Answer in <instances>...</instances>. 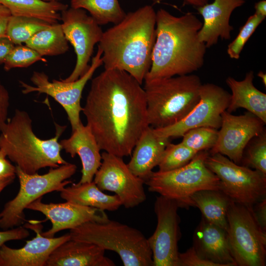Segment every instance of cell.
<instances>
[{
	"label": "cell",
	"mask_w": 266,
	"mask_h": 266,
	"mask_svg": "<svg viewBox=\"0 0 266 266\" xmlns=\"http://www.w3.org/2000/svg\"><path fill=\"white\" fill-rule=\"evenodd\" d=\"M82 111L100 150L121 158L132 155L150 126L143 88L118 69H104L92 80Z\"/></svg>",
	"instance_id": "cell-1"
},
{
	"label": "cell",
	"mask_w": 266,
	"mask_h": 266,
	"mask_svg": "<svg viewBox=\"0 0 266 266\" xmlns=\"http://www.w3.org/2000/svg\"><path fill=\"white\" fill-rule=\"evenodd\" d=\"M202 26V22L192 13L177 17L159 9L151 65L144 82L189 74L200 69L207 48L198 37Z\"/></svg>",
	"instance_id": "cell-2"
},
{
	"label": "cell",
	"mask_w": 266,
	"mask_h": 266,
	"mask_svg": "<svg viewBox=\"0 0 266 266\" xmlns=\"http://www.w3.org/2000/svg\"><path fill=\"white\" fill-rule=\"evenodd\" d=\"M156 16L152 6L144 5L103 32L98 46L104 69L125 71L142 85L151 65Z\"/></svg>",
	"instance_id": "cell-3"
},
{
	"label": "cell",
	"mask_w": 266,
	"mask_h": 266,
	"mask_svg": "<svg viewBox=\"0 0 266 266\" xmlns=\"http://www.w3.org/2000/svg\"><path fill=\"white\" fill-rule=\"evenodd\" d=\"M28 113L16 109L0 131V150L24 172L36 173L40 169L57 167L67 163L61 156L59 139L66 126L55 124L56 134L48 139L37 137L33 131Z\"/></svg>",
	"instance_id": "cell-4"
},
{
	"label": "cell",
	"mask_w": 266,
	"mask_h": 266,
	"mask_svg": "<svg viewBox=\"0 0 266 266\" xmlns=\"http://www.w3.org/2000/svg\"><path fill=\"white\" fill-rule=\"evenodd\" d=\"M149 125L162 128L183 119L200 100L202 83L189 74L144 82Z\"/></svg>",
	"instance_id": "cell-5"
},
{
	"label": "cell",
	"mask_w": 266,
	"mask_h": 266,
	"mask_svg": "<svg viewBox=\"0 0 266 266\" xmlns=\"http://www.w3.org/2000/svg\"><path fill=\"white\" fill-rule=\"evenodd\" d=\"M71 239L96 244L118 254L124 266H153L147 238L138 230L119 222H88L70 230Z\"/></svg>",
	"instance_id": "cell-6"
},
{
	"label": "cell",
	"mask_w": 266,
	"mask_h": 266,
	"mask_svg": "<svg viewBox=\"0 0 266 266\" xmlns=\"http://www.w3.org/2000/svg\"><path fill=\"white\" fill-rule=\"evenodd\" d=\"M209 153L198 152L187 165L167 171H153L144 181L148 191L174 200L179 207L194 206L191 196L203 190H219V179L205 165Z\"/></svg>",
	"instance_id": "cell-7"
},
{
	"label": "cell",
	"mask_w": 266,
	"mask_h": 266,
	"mask_svg": "<svg viewBox=\"0 0 266 266\" xmlns=\"http://www.w3.org/2000/svg\"><path fill=\"white\" fill-rule=\"evenodd\" d=\"M16 174L20 183L19 191L16 197L7 202L0 213V228L8 230L20 226L25 221L24 210L32 202L47 193L60 192L71 183L67 180L76 172L75 165L66 163L52 167L45 174L37 172L28 174L16 166Z\"/></svg>",
	"instance_id": "cell-8"
},
{
	"label": "cell",
	"mask_w": 266,
	"mask_h": 266,
	"mask_svg": "<svg viewBox=\"0 0 266 266\" xmlns=\"http://www.w3.org/2000/svg\"><path fill=\"white\" fill-rule=\"evenodd\" d=\"M253 207L231 200L228 208L227 232L237 266L266 264V232L260 225Z\"/></svg>",
	"instance_id": "cell-9"
},
{
	"label": "cell",
	"mask_w": 266,
	"mask_h": 266,
	"mask_svg": "<svg viewBox=\"0 0 266 266\" xmlns=\"http://www.w3.org/2000/svg\"><path fill=\"white\" fill-rule=\"evenodd\" d=\"M206 166L219 179V190L231 200L254 206L266 198V174L234 163L219 153L209 154Z\"/></svg>",
	"instance_id": "cell-10"
},
{
	"label": "cell",
	"mask_w": 266,
	"mask_h": 266,
	"mask_svg": "<svg viewBox=\"0 0 266 266\" xmlns=\"http://www.w3.org/2000/svg\"><path fill=\"white\" fill-rule=\"evenodd\" d=\"M102 54V50L98 46L88 70L72 82H65L62 79H53L51 81L45 73L34 71L30 78L33 85L19 81L22 92L24 94L33 92L44 93L53 98L66 111L73 131L82 122L80 118V113L82 111L80 101L83 89L96 69L103 64Z\"/></svg>",
	"instance_id": "cell-11"
},
{
	"label": "cell",
	"mask_w": 266,
	"mask_h": 266,
	"mask_svg": "<svg viewBox=\"0 0 266 266\" xmlns=\"http://www.w3.org/2000/svg\"><path fill=\"white\" fill-rule=\"evenodd\" d=\"M61 17L65 35L73 47L76 56L73 71L62 80L72 82L88 70L94 46L100 41L103 32L96 21L82 8L68 7L61 12Z\"/></svg>",
	"instance_id": "cell-12"
},
{
	"label": "cell",
	"mask_w": 266,
	"mask_h": 266,
	"mask_svg": "<svg viewBox=\"0 0 266 266\" xmlns=\"http://www.w3.org/2000/svg\"><path fill=\"white\" fill-rule=\"evenodd\" d=\"M231 94L222 87L213 84H202L200 100L192 110L179 122L171 126L153 128L158 136L170 138L182 137L189 130L198 127L218 130L222 123V114L227 109Z\"/></svg>",
	"instance_id": "cell-13"
},
{
	"label": "cell",
	"mask_w": 266,
	"mask_h": 266,
	"mask_svg": "<svg viewBox=\"0 0 266 266\" xmlns=\"http://www.w3.org/2000/svg\"><path fill=\"white\" fill-rule=\"evenodd\" d=\"M179 207L174 200L161 195L156 199L154 208L157 226L153 234L147 238L153 266H178Z\"/></svg>",
	"instance_id": "cell-14"
},
{
	"label": "cell",
	"mask_w": 266,
	"mask_h": 266,
	"mask_svg": "<svg viewBox=\"0 0 266 266\" xmlns=\"http://www.w3.org/2000/svg\"><path fill=\"white\" fill-rule=\"evenodd\" d=\"M101 163L94 177V181L101 191L112 192L122 205L131 208L146 199L144 181L135 175L122 158L103 152Z\"/></svg>",
	"instance_id": "cell-15"
},
{
	"label": "cell",
	"mask_w": 266,
	"mask_h": 266,
	"mask_svg": "<svg viewBox=\"0 0 266 266\" xmlns=\"http://www.w3.org/2000/svg\"><path fill=\"white\" fill-rule=\"evenodd\" d=\"M265 125L250 112L236 116L224 111L222 114L217 141L209 154L219 153L240 164L246 145L254 137L266 130Z\"/></svg>",
	"instance_id": "cell-16"
},
{
	"label": "cell",
	"mask_w": 266,
	"mask_h": 266,
	"mask_svg": "<svg viewBox=\"0 0 266 266\" xmlns=\"http://www.w3.org/2000/svg\"><path fill=\"white\" fill-rule=\"evenodd\" d=\"M24 227L35 232V236L21 248L3 244L0 249V266H45L52 252L71 238L69 233L58 237L44 236L39 221H29Z\"/></svg>",
	"instance_id": "cell-17"
},
{
	"label": "cell",
	"mask_w": 266,
	"mask_h": 266,
	"mask_svg": "<svg viewBox=\"0 0 266 266\" xmlns=\"http://www.w3.org/2000/svg\"><path fill=\"white\" fill-rule=\"evenodd\" d=\"M41 198L30 203L27 209L39 211L52 223L51 228L42 235L53 237L59 231L75 228L88 222H103L109 219L105 211L68 201L59 203H44Z\"/></svg>",
	"instance_id": "cell-18"
},
{
	"label": "cell",
	"mask_w": 266,
	"mask_h": 266,
	"mask_svg": "<svg viewBox=\"0 0 266 266\" xmlns=\"http://www.w3.org/2000/svg\"><path fill=\"white\" fill-rule=\"evenodd\" d=\"M247 0H214L211 3L196 7L203 22L198 37L206 48L216 44L218 39L229 40L233 28L230 24L233 11L243 5Z\"/></svg>",
	"instance_id": "cell-19"
},
{
	"label": "cell",
	"mask_w": 266,
	"mask_h": 266,
	"mask_svg": "<svg viewBox=\"0 0 266 266\" xmlns=\"http://www.w3.org/2000/svg\"><path fill=\"white\" fill-rule=\"evenodd\" d=\"M193 247L203 259L218 266H236L226 231L202 218L193 235Z\"/></svg>",
	"instance_id": "cell-20"
},
{
	"label": "cell",
	"mask_w": 266,
	"mask_h": 266,
	"mask_svg": "<svg viewBox=\"0 0 266 266\" xmlns=\"http://www.w3.org/2000/svg\"><path fill=\"white\" fill-rule=\"evenodd\" d=\"M62 149L72 158L78 155L82 168L80 183L91 182L101 163L100 149L90 127L81 122L70 137L59 141Z\"/></svg>",
	"instance_id": "cell-21"
},
{
	"label": "cell",
	"mask_w": 266,
	"mask_h": 266,
	"mask_svg": "<svg viewBox=\"0 0 266 266\" xmlns=\"http://www.w3.org/2000/svg\"><path fill=\"white\" fill-rule=\"evenodd\" d=\"M105 250L93 243L70 239L51 253L45 266H115Z\"/></svg>",
	"instance_id": "cell-22"
},
{
	"label": "cell",
	"mask_w": 266,
	"mask_h": 266,
	"mask_svg": "<svg viewBox=\"0 0 266 266\" xmlns=\"http://www.w3.org/2000/svg\"><path fill=\"white\" fill-rule=\"evenodd\" d=\"M169 138L158 136L150 126L138 139L127 165L131 171L144 182L150 176L153 169L158 165L163 152L169 143Z\"/></svg>",
	"instance_id": "cell-23"
},
{
	"label": "cell",
	"mask_w": 266,
	"mask_h": 266,
	"mask_svg": "<svg viewBox=\"0 0 266 266\" xmlns=\"http://www.w3.org/2000/svg\"><path fill=\"white\" fill-rule=\"evenodd\" d=\"M254 78V72L251 70L241 81L230 76L227 78L226 82L232 94L226 110L232 113L239 108H243L266 124V94L255 87Z\"/></svg>",
	"instance_id": "cell-24"
},
{
	"label": "cell",
	"mask_w": 266,
	"mask_h": 266,
	"mask_svg": "<svg viewBox=\"0 0 266 266\" xmlns=\"http://www.w3.org/2000/svg\"><path fill=\"white\" fill-rule=\"evenodd\" d=\"M61 197L72 203L95 207L105 211H115L122 205L116 195H109L103 193L93 180L83 183H73L63 188Z\"/></svg>",
	"instance_id": "cell-25"
},
{
	"label": "cell",
	"mask_w": 266,
	"mask_h": 266,
	"mask_svg": "<svg viewBox=\"0 0 266 266\" xmlns=\"http://www.w3.org/2000/svg\"><path fill=\"white\" fill-rule=\"evenodd\" d=\"M11 15L32 17L42 20L51 24L61 21L62 11L68 6L66 4L43 0H0Z\"/></svg>",
	"instance_id": "cell-26"
},
{
	"label": "cell",
	"mask_w": 266,
	"mask_h": 266,
	"mask_svg": "<svg viewBox=\"0 0 266 266\" xmlns=\"http://www.w3.org/2000/svg\"><path fill=\"white\" fill-rule=\"evenodd\" d=\"M191 199L199 208L202 218L227 231V211L231 200L220 190H203L194 193Z\"/></svg>",
	"instance_id": "cell-27"
},
{
	"label": "cell",
	"mask_w": 266,
	"mask_h": 266,
	"mask_svg": "<svg viewBox=\"0 0 266 266\" xmlns=\"http://www.w3.org/2000/svg\"><path fill=\"white\" fill-rule=\"evenodd\" d=\"M25 44L42 57L64 54L69 49L68 41L61 24L59 23L52 24L37 32Z\"/></svg>",
	"instance_id": "cell-28"
},
{
	"label": "cell",
	"mask_w": 266,
	"mask_h": 266,
	"mask_svg": "<svg viewBox=\"0 0 266 266\" xmlns=\"http://www.w3.org/2000/svg\"><path fill=\"white\" fill-rule=\"evenodd\" d=\"M70 7L88 11L100 26L116 24L126 14L118 0H70Z\"/></svg>",
	"instance_id": "cell-29"
},
{
	"label": "cell",
	"mask_w": 266,
	"mask_h": 266,
	"mask_svg": "<svg viewBox=\"0 0 266 266\" xmlns=\"http://www.w3.org/2000/svg\"><path fill=\"white\" fill-rule=\"evenodd\" d=\"M51 25L37 18L11 15L6 27V35L15 45H21L37 32Z\"/></svg>",
	"instance_id": "cell-30"
},
{
	"label": "cell",
	"mask_w": 266,
	"mask_h": 266,
	"mask_svg": "<svg viewBox=\"0 0 266 266\" xmlns=\"http://www.w3.org/2000/svg\"><path fill=\"white\" fill-rule=\"evenodd\" d=\"M198 153L181 142L178 144L169 142L158 164L159 171H167L182 167L189 163Z\"/></svg>",
	"instance_id": "cell-31"
},
{
	"label": "cell",
	"mask_w": 266,
	"mask_h": 266,
	"mask_svg": "<svg viewBox=\"0 0 266 266\" xmlns=\"http://www.w3.org/2000/svg\"><path fill=\"white\" fill-rule=\"evenodd\" d=\"M242 165L266 174V131L254 137L243 153Z\"/></svg>",
	"instance_id": "cell-32"
},
{
	"label": "cell",
	"mask_w": 266,
	"mask_h": 266,
	"mask_svg": "<svg viewBox=\"0 0 266 266\" xmlns=\"http://www.w3.org/2000/svg\"><path fill=\"white\" fill-rule=\"evenodd\" d=\"M181 143L197 152L207 151L215 145L218 137V130L210 127H198L187 131L183 136Z\"/></svg>",
	"instance_id": "cell-33"
},
{
	"label": "cell",
	"mask_w": 266,
	"mask_h": 266,
	"mask_svg": "<svg viewBox=\"0 0 266 266\" xmlns=\"http://www.w3.org/2000/svg\"><path fill=\"white\" fill-rule=\"evenodd\" d=\"M46 62L38 52L26 45H15L3 64L4 69L9 71L17 67H27L38 62Z\"/></svg>",
	"instance_id": "cell-34"
},
{
	"label": "cell",
	"mask_w": 266,
	"mask_h": 266,
	"mask_svg": "<svg viewBox=\"0 0 266 266\" xmlns=\"http://www.w3.org/2000/svg\"><path fill=\"white\" fill-rule=\"evenodd\" d=\"M265 18L256 13L248 17L236 37L228 46L227 53L231 59L239 58L245 43Z\"/></svg>",
	"instance_id": "cell-35"
},
{
	"label": "cell",
	"mask_w": 266,
	"mask_h": 266,
	"mask_svg": "<svg viewBox=\"0 0 266 266\" xmlns=\"http://www.w3.org/2000/svg\"><path fill=\"white\" fill-rule=\"evenodd\" d=\"M178 266H218L201 258L193 246L186 252L179 254Z\"/></svg>",
	"instance_id": "cell-36"
},
{
	"label": "cell",
	"mask_w": 266,
	"mask_h": 266,
	"mask_svg": "<svg viewBox=\"0 0 266 266\" xmlns=\"http://www.w3.org/2000/svg\"><path fill=\"white\" fill-rule=\"evenodd\" d=\"M30 235L29 232L24 226H18L15 229L0 231V249L6 242L21 240L27 237Z\"/></svg>",
	"instance_id": "cell-37"
},
{
	"label": "cell",
	"mask_w": 266,
	"mask_h": 266,
	"mask_svg": "<svg viewBox=\"0 0 266 266\" xmlns=\"http://www.w3.org/2000/svg\"><path fill=\"white\" fill-rule=\"evenodd\" d=\"M9 100V93L0 80V131L3 125L7 120Z\"/></svg>",
	"instance_id": "cell-38"
},
{
	"label": "cell",
	"mask_w": 266,
	"mask_h": 266,
	"mask_svg": "<svg viewBox=\"0 0 266 266\" xmlns=\"http://www.w3.org/2000/svg\"><path fill=\"white\" fill-rule=\"evenodd\" d=\"M6 158L5 154L0 150V178L15 177L16 167Z\"/></svg>",
	"instance_id": "cell-39"
},
{
	"label": "cell",
	"mask_w": 266,
	"mask_h": 266,
	"mask_svg": "<svg viewBox=\"0 0 266 266\" xmlns=\"http://www.w3.org/2000/svg\"><path fill=\"white\" fill-rule=\"evenodd\" d=\"M253 210L256 218L262 227L266 231V198L257 202Z\"/></svg>",
	"instance_id": "cell-40"
},
{
	"label": "cell",
	"mask_w": 266,
	"mask_h": 266,
	"mask_svg": "<svg viewBox=\"0 0 266 266\" xmlns=\"http://www.w3.org/2000/svg\"><path fill=\"white\" fill-rule=\"evenodd\" d=\"M15 45L7 36L0 37V65L4 64L7 56Z\"/></svg>",
	"instance_id": "cell-41"
},
{
	"label": "cell",
	"mask_w": 266,
	"mask_h": 266,
	"mask_svg": "<svg viewBox=\"0 0 266 266\" xmlns=\"http://www.w3.org/2000/svg\"><path fill=\"white\" fill-rule=\"evenodd\" d=\"M11 15L8 9L0 3V37L6 36V27Z\"/></svg>",
	"instance_id": "cell-42"
},
{
	"label": "cell",
	"mask_w": 266,
	"mask_h": 266,
	"mask_svg": "<svg viewBox=\"0 0 266 266\" xmlns=\"http://www.w3.org/2000/svg\"><path fill=\"white\" fill-rule=\"evenodd\" d=\"M255 13L257 14L265 17L266 16V1L262 0L255 4Z\"/></svg>",
	"instance_id": "cell-43"
},
{
	"label": "cell",
	"mask_w": 266,
	"mask_h": 266,
	"mask_svg": "<svg viewBox=\"0 0 266 266\" xmlns=\"http://www.w3.org/2000/svg\"><path fill=\"white\" fill-rule=\"evenodd\" d=\"M164 0H156L155 3H159ZM184 5H190L196 7L203 6L208 3V0H183Z\"/></svg>",
	"instance_id": "cell-44"
},
{
	"label": "cell",
	"mask_w": 266,
	"mask_h": 266,
	"mask_svg": "<svg viewBox=\"0 0 266 266\" xmlns=\"http://www.w3.org/2000/svg\"><path fill=\"white\" fill-rule=\"evenodd\" d=\"M14 178L15 176L0 178V193L4 188L13 182Z\"/></svg>",
	"instance_id": "cell-45"
},
{
	"label": "cell",
	"mask_w": 266,
	"mask_h": 266,
	"mask_svg": "<svg viewBox=\"0 0 266 266\" xmlns=\"http://www.w3.org/2000/svg\"><path fill=\"white\" fill-rule=\"evenodd\" d=\"M258 76L262 79V82L266 86V74L263 71H260L258 73Z\"/></svg>",
	"instance_id": "cell-46"
},
{
	"label": "cell",
	"mask_w": 266,
	"mask_h": 266,
	"mask_svg": "<svg viewBox=\"0 0 266 266\" xmlns=\"http://www.w3.org/2000/svg\"><path fill=\"white\" fill-rule=\"evenodd\" d=\"M45 1H59V0H43Z\"/></svg>",
	"instance_id": "cell-47"
}]
</instances>
